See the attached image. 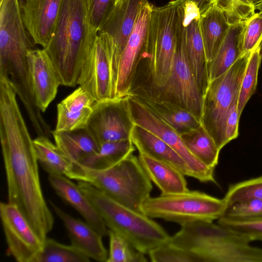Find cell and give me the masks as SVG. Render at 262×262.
<instances>
[{
  "mask_svg": "<svg viewBox=\"0 0 262 262\" xmlns=\"http://www.w3.org/2000/svg\"><path fill=\"white\" fill-rule=\"evenodd\" d=\"M9 81H0V140L8 202L17 207L44 242L54 217L44 198L38 160L32 139Z\"/></svg>",
  "mask_w": 262,
  "mask_h": 262,
  "instance_id": "obj_1",
  "label": "cell"
},
{
  "mask_svg": "<svg viewBox=\"0 0 262 262\" xmlns=\"http://www.w3.org/2000/svg\"><path fill=\"white\" fill-rule=\"evenodd\" d=\"M97 35L90 21L87 0H63L54 36L45 49L61 85H77L81 67Z\"/></svg>",
  "mask_w": 262,
  "mask_h": 262,
  "instance_id": "obj_2",
  "label": "cell"
},
{
  "mask_svg": "<svg viewBox=\"0 0 262 262\" xmlns=\"http://www.w3.org/2000/svg\"><path fill=\"white\" fill-rule=\"evenodd\" d=\"M185 0H172L161 7L152 5L149 21L147 52L139 67L147 88L162 86L168 79L175 53L179 24Z\"/></svg>",
  "mask_w": 262,
  "mask_h": 262,
  "instance_id": "obj_3",
  "label": "cell"
},
{
  "mask_svg": "<svg viewBox=\"0 0 262 262\" xmlns=\"http://www.w3.org/2000/svg\"><path fill=\"white\" fill-rule=\"evenodd\" d=\"M77 184L107 228L124 237L137 250L146 254L169 242L168 233L152 218L119 203L89 183L78 181Z\"/></svg>",
  "mask_w": 262,
  "mask_h": 262,
  "instance_id": "obj_4",
  "label": "cell"
},
{
  "mask_svg": "<svg viewBox=\"0 0 262 262\" xmlns=\"http://www.w3.org/2000/svg\"><path fill=\"white\" fill-rule=\"evenodd\" d=\"M66 177L89 183L119 203L141 212L143 203L150 197L152 189L151 180L138 158L133 154L105 169L74 167Z\"/></svg>",
  "mask_w": 262,
  "mask_h": 262,
  "instance_id": "obj_5",
  "label": "cell"
},
{
  "mask_svg": "<svg viewBox=\"0 0 262 262\" xmlns=\"http://www.w3.org/2000/svg\"><path fill=\"white\" fill-rule=\"evenodd\" d=\"M251 52L239 58L225 73L209 82L203 96L201 125L221 150L227 143L225 128L227 117L238 94Z\"/></svg>",
  "mask_w": 262,
  "mask_h": 262,
  "instance_id": "obj_6",
  "label": "cell"
},
{
  "mask_svg": "<svg viewBox=\"0 0 262 262\" xmlns=\"http://www.w3.org/2000/svg\"><path fill=\"white\" fill-rule=\"evenodd\" d=\"M227 207L224 199L188 190L181 193L150 196L143 203L141 210L150 218L161 219L182 226L193 222L217 220Z\"/></svg>",
  "mask_w": 262,
  "mask_h": 262,
  "instance_id": "obj_7",
  "label": "cell"
},
{
  "mask_svg": "<svg viewBox=\"0 0 262 262\" xmlns=\"http://www.w3.org/2000/svg\"><path fill=\"white\" fill-rule=\"evenodd\" d=\"M183 17L184 9L178 26L172 69L166 82L162 86L157 88L135 85L130 92L142 93L177 104L191 112L201 120L203 97L199 90L188 63Z\"/></svg>",
  "mask_w": 262,
  "mask_h": 262,
  "instance_id": "obj_8",
  "label": "cell"
},
{
  "mask_svg": "<svg viewBox=\"0 0 262 262\" xmlns=\"http://www.w3.org/2000/svg\"><path fill=\"white\" fill-rule=\"evenodd\" d=\"M125 97L95 102L85 128L101 144L130 139L134 123Z\"/></svg>",
  "mask_w": 262,
  "mask_h": 262,
  "instance_id": "obj_9",
  "label": "cell"
},
{
  "mask_svg": "<svg viewBox=\"0 0 262 262\" xmlns=\"http://www.w3.org/2000/svg\"><path fill=\"white\" fill-rule=\"evenodd\" d=\"M128 100L134 124L148 130L172 147L192 170L194 178L201 182L217 184L214 175V168L198 160L185 146L178 133L133 96L128 95Z\"/></svg>",
  "mask_w": 262,
  "mask_h": 262,
  "instance_id": "obj_10",
  "label": "cell"
},
{
  "mask_svg": "<svg viewBox=\"0 0 262 262\" xmlns=\"http://www.w3.org/2000/svg\"><path fill=\"white\" fill-rule=\"evenodd\" d=\"M181 226L168 242L196 253L202 262H209L213 251L225 243H250L243 235L213 222H193Z\"/></svg>",
  "mask_w": 262,
  "mask_h": 262,
  "instance_id": "obj_11",
  "label": "cell"
},
{
  "mask_svg": "<svg viewBox=\"0 0 262 262\" xmlns=\"http://www.w3.org/2000/svg\"><path fill=\"white\" fill-rule=\"evenodd\" d=\"M152 5L149 3L141 9L134 29L121 55L112 97L129 95L138 66L147 52L148 26Z\"/></svg>",
  "mask_w": 262,
  "mask_h": 262,
  "instance_id": "obj_12",
  "label": "cell"
},
{
  "mask_svg": "<svg viewBox=\"0 0 262 262\" xmlns=\"http://www.w3.org/2000/svg\"><path fill=\"white\" fill-rule=\"evenodd\" d=\"M148 3L147 0L120 1L98 31L104 34L106 43L112 74V93L122 53L141 9Z\"/></svg>",
  "mask_w": 262,
  "mask_h": 262,
  "instance_id": "obj_13",
  "label": "cell"
},
{
  "mask_svg": "<svg viewBox=\"0 0 262 262\" xmlns=\"http://www.w3.org/2000/svg\"><path fill=\"white\" fill-rule=\"evenodd\" d=\"M0 216L8 254L18 262H34L43 242L17 207L1 202Z\"/></svg>",
  "mask_w": 262,
  "mask_h": 262,
  "instance_id": "obj_14",
  "label": "cell"
},
{
  "mask_svg": "<svg viewBox=\"0 0 262 262\" xmlns=\"http://www.w3.org/2000/svg\"><path fill=\"white\" fill-rule=\"evenodd\" d=\"M77 84L95 102L112 96V74L109 55L103 33L98 32L95 44L83 62Z\"/></svg>",
  "mask_w": 262,
  "mask_h": 262,
  "instance_id": "obj_15",
  "label": "cell"
},
{
  "mask_svg": "<svg viewBox=\"0 0 262 262\" xmlns=\"http://www.w3.org/2000/svg\"><path fill=\"white\" fill-rule=\"evenodd\" d=\"M25 28L36 45L46 48L55 30L63 0H18Z\"/></svg>",
  "mask_w": 262,
  "mask_h": 262,
  "instance_id": "obj_16",
  "label": "cell"
},
{
  "mask_svg": "<svg viewBox=\"0 0 262 262\" xmlns=\"http://www.w3.org/2000/svg\"><path fill=\"white\" fill-rule=\"evenodd\" d=\"M200 12L196 5L185 1L183 22L185 27V50L188 63L199 90L203 96L209 83L205 48L200 33Z\"/></svg>",
  "mask_w": 262,
  "mask_h": 262,
  "instance_id": "obj_17",
  "label": "cell"
},
{
  "mask_svg": "<svg viewBox=\"0 0 262 262\" xmlns=\"http://www.w3.org/2000/svg\"><path fill=\"white\" fill-rule=\"evenodd\" d=\"M27 56L36 103L44 113L56 97L60 80L45 49H31Z\"/></svg>",
  "mask_w": 262,
  "mask_h": 262,
  "instance_id": "obj_18",
  "label": "cell"
},
{
  "mask_svg": "<svg viewBox=\"0 0 262 262\" xmlns=\"http://www.w3.org/2000/svg\"><path fill=\"white\" fill-rule=\"evenodd\" d=\"M50 205L62 221L71 242L91 259L99 262L106 261L108 254L105 248L102 236L87 222L69 214L52 201Z\"/></svg>",
  "mask_w": 262,
  "mask_h": 262,
  "instance_id": "obj_19",
  "label": "cell"
},
{
  "mask_svg": "<svg viewBox=\"0 0 262 262\" xmlns=\"http://www.w3.org/2000/svg\"><path fill=\"white\" fill-rule=\"evenodd\" d=\"M48 180L57 195L74 208L86 222L102 236L108 235L109 229L77 184H75L66 176L60 174H50Z\"/></svg>",
  "mask_w": 262,
  "mask_h": 262,
  "instance_id": "obj_20",
  "label": "cell"
},
{
  "mask_svg": "<svg viewBox=\"0 0 262 262\" xmlns=\"http://www.w3.org/2000/svg\"><path fill=\"white\" fill-rule=\"evenodd\" d=\"M95 101L80 86L57 105V122L55 130L74 131L85 127Z\"/></svg>",
  "mask_w": 262,
  "mask_h": 262,
  "instance_id": "obj_21",
  "label": "cell"
},
{
  "mask_svg": "<svg viewBox=\"0 0 262 262\" xmlns=\"http://www.w3.org/2000/svg\"><path fill=\"white\" fill-rule=\"evenodd\" d=\"M131 140L139 152L169 164L185 176L194 178V174L184 160L165 141L146 128L134 124Z\"/></svg>",
  "mask_w": 262,
  "mask_h": 262,
  "instance_id": "obj_22",
  "label": "cell"
},
{
  "mask_svg": "<svg viewBox=\"0 0 262 262\" xmlns=\"http://www.w3.org/2000/svg\"><path fill=\"white\" fill-rule=\"evenodd\" d=\"M129 95L145 105L179 135L201 125L193 114L177 104L142 93L132 92Z\"/></svg>",
  "mask_w": 262,
  "mask_h": 262,
  "instance_id": "obj_23",
  "label": "cell"
},
{
  "mask_svg": "<svg viewBox=\"0 0 262 262\" xmlns=\"http://www.w3.org/2000/svg\"><path fill=\"white\" fill-rule=\"evenodd\" d=\"M231 25L224 10L216 3L201 14L199 26L208 63L216 55Z\"/></svg>",
  "mask_w": 262,
  "mask_h": 262,
  "instance_id": "obj_24",
  "label": "cell"
},
{
  "mask_svg": "<svg viewBox=\"0 0 262 262\" xmlns=\"http://www.w3.org/2000/svg\"><path fill=\"white\" fill-rule=\"evenodd\" d=\"M139 160L151 182L162 194L181 193L189 190L185 175L173 166L139 154Z\"/></svg>",
  "mask_w": 262,
  "mask_h": 262,
  "instance_id": "obj_25",
  "label": "cell"
},
{
  "mask_svg": "<svg viewBox=\"0 0 262 262\" xmlns=\"http://www.w3.org/2000/svg\"><path fill=\"white\" fill-rule=\"evenodd\" d=\"M245 21L231 25L216 55L208 63L209 82L227 71L242 56L241 39Z\"/></svg>",
  "mask_w": 262,
  "mask_h": 262,
  "instance_id": "obj_26",
  "label": "cell"
},
{
  "mask_svg": "<svg viewBox=\"0 0 262 262\" xmlns=\"http://www.w3.org/2000/svg\"><path fill=\"white\" fill-rule=\"evenodd\" d=\"M55 144L74 166L96 152L99 145L84 128L74 131L52 130Z\"/></svg>",
  "mask_w": 262,
  "mask_h": 262,
  "instance_id": "obj_27",
  "label": "cell"
},
{
  "mask_svg": "<svg viewBox=\"0 0 262 262\" xmlns=\"http://www.w3.org/2000/svg\"><path fill=\"white\" fill-rule=\"evenodd\" d=\"M135 149L131 139L105 142L99 145L96 152L84 158L75 166L95 169L107 168L133 154Z\"/></svg>",
  "mask_w": 262,
  "mask_h": 262,
  "instance_id": "obj_28",
  "label": "cell"
},
{
  "mask_svg": "<svg viewBox=\"0 0 262 262\" xmlns=\"http://www.w3.org/2000/svg\"><path fill=\"white\" fill-rule=\"evenodd\" d=\"M180 136L185 146L198 160L209 167H215L220 150L202 125Z\"/></svg>",
  "mask_w": 262,
  "mask_h": 262,
  "instance_id": "obj_29",
  "label": "cell"
},
{
  "mask_svg": "<svg viewBox=\"0 0 262 262\" xmlns=\"http://www.w3.org/2000/svg\"><path fill=\"white\" fill-rule=\"evenodd\" d=\"M33 145L38 162L49 174L67 176L72 170V163L49 137L37 136Z\"/></svg>",
  "mask_w": 262,
  "mask_h": 262,
  "instance_id": "obj_30",
  "label": "cell"
},
{
  "mask_svg": "<svg viewBox=\"0 0 262 262\" xmlns=\"http://www.w3.org/2000/svg\"><path fill=\"white\" fill-rule=\"evenodd\" d=\"M91 258L79 249L47 237L34 262H89Z\"/></svg>",
  "mask_w": 262,
  "mask_h": 262,
  "instance_id": "obj_31",
  "label": "cell"
},
{
  "mask_svg": "<svg viewBox=\"0 0 262 262\" xmlns=\"http://www.w3.org/2000/svg\"><path fill=\"white\" fill-rule=\"evenodd\" d=\"M261 49V45L254 49L251 52L248 62L242 81L237 101V111L239 117L256 88L258 72L262 60Z\"/></svg>",
  "mask_w": 262,
  "mask_h": 262,
  "instance_id": "obj_32",
  "label": "cell"
},
{
  "mask_svg": "<svg viewBox=\"0 0 262 262\" xmlns=\"http://www.w3.org/2000/svg\"><path fill=\"white\" fill-rule=\"evenodd\" d=\"M110 249L106 262H146L144 254L135 248L126 239L109 230Z\"/></svg>",
  "mask_w": 262,
  "mask_h": 262,
  "instance_id": "obj_33",
  "label": "cell"
},
{
  "mask_svg": "<svg viewBox=\"0 0 262 262\" xmlns=\"http://www.w3.org/2000/svg\"><path fill=\"white\" fill-rule=\"evenodd\" d=\"M227 206L252 200H262V176L229 186L224 197Z\"/></svg>",
  "mask_w": 262,
  "mask_h": 262,
  "instance_id": "obj_34",
  "label": "cell"
},
{
  "mask_svg": "<svg viewBox=\"0 0 262 262\" xmlns=\"http://www.w3.org/2000/svg\"><path fill=\"white\" fill-rule=\"evenodd\" d=\"M148 254L153 262H202L196 253L169 242L152 249Z\"/></svg>",
  "mask_w": 262,
  "mask_h": 262,
  "instance_id": "obj_35",
  "label": "cell"
},
{
  "mask_svg": "<svg viewBox=\"0 0 262 262\" xmlns=\"http://www.w3.org/2000/svg\"><path fill=\"white\" fill-rule=\"evenodd\" d=\"M220 218L236 221L262 220V200H252L227 206Z\"/></svg>",
  "mask_w": 262,
  "mask_h": 262,
  "instance_id": "obj_36",
  "label": "cell"
},
{
  "mask_svg": "<svg viewBox=\"0 0 262 262\" xmlns=\"http://www.w3.org/2000/svg\"><path fill=\"white\" fill-rule=\"evenodd\" d=\"M241 43L242 56L262 46V12L255 13L246 20Z\"/></svg>",
  "mask_w": 262,
  "mask_h": 262,
  "instance_id": "obj_37",
  "label": "cell"
},
{
  "mask_svg": "<svg viewBox=\"0 0 262 262\" xmlns=\"http://www.w3.org/2000/svg\"><path fill=\"white\" fill-rule=\"evenodd\" d=\"M231 25L247 20L255 13L254 5L250 0H217Z\"/></svg>",
  "mask_w": 262,
  "mask_h": 262,
  "instance_id": "obj_38",
  "label": "cell"
},
{
  "mask_svg": "<svg viewBox=\"0 0 262 262\" xmlns=\"http://www.w3.org/2000/svg\"><path fill=\"white\" fill-rule=\"evenodd\" d=\"M217 224L243 235L250 242H262V220L236 221L220 218Z\"/></svg>",
  "mask_w": 262,
  "mask_h": 262,
  "instance_id": "obj_39",
  "label": "cell"
},
{
  "mask_svg": "<svg viewBox=\"0 0 262 262\" xmlns=\"http://www.w3.org/2000/svg\"><path fill=\"white\" fill-rule=\"evenodd\" d=\"M116 0H87L90 23L98 32L116 5Z\"/></svg>",
  "mask_w": 262,
  "mask_h": 262,
  "instance_id": "obj_40",
  "label": "cell"
},
{
  "mask_svg": "<svg viewBox=\"0 0 262 262\" xmlns=\"http://www.w3.org/2000/svg\"><path fill=\"white\" fill-rule=\"evenodd\" d=\"M239 118L237 111V103H236L232 107L226 121L225 136L227 143L238 137Z\"/></svg>",
  "mask_w": 262,
  "mask_h": 262,
  "instance_id": "obj_41",
  "label": "cell"
},
{
  "mask_svg": "<svg viewBox=\"0 0 262 262\" xmlns=\"http://www.w3.org/2000/svg\"><path fill=\"white\" fill-rule=\"evenodd\" d=\"M191 1L194 3L199 9L200 14L205 11L213 4L215 3L217 0H185Z\"/></svg>",
  "mask_w": 262,
  "mask_h": 262,
  "instance_id": "obj_42",
  "label": "cell"
},
{
  "mask_svg": "<svg viewBox=\"0 0 262 262\" xmlns=\"http://www.w3.org/2000/svg\"><path fill=\"white\" fill-rule=\"evenodd\" d=\"M255 9L262 12V0H258L256 3L254 4Z\"/></svg>",
  "mask_w": 262,
  "mask_h": 262,
  "instance_id": "obj_43",
  "label": "cell"
},
{
  "mask_svg": "<svg viewBox=\"0 0 262 262\" xmlns=\"http://www.w3.org/2000/svg\"><path fill=\"white\" fill-rule=\"evenodd\" d=\"M258 0H253V4H255V3H256Z\"/></svg>",
  "mask_w": 262,
  "mask_h": 262,
  "instance_id": "obj_44",
  "label": "cell"
},
{
  "mask_svg": "<svg viewBox=\"0 0 262 262\" xmlns=\"http://www.w3.org/2000/svg\"><path fill=\"white\" fill-rule=\"evenodd\" d=\"M121 0H116V4H117L118 2H119Z\"/></svg>",
  "mask_w": 262,
  "mask_h": 262,
  "instance_id": "obj_45",
  "label": "cell"
},
{
  "mask_svg": "<svg viewBox=\"0 0 262 262\" xmlns=\"http://www.w3.org/2000/svg\"><path fill=\"white\" fill-rule=\"evenodd\" d=\"M253 3V0H250Z\"/></svg>",
  "mask_w": 262,
  "mask_h": 262,
  "instance_id": "obj_46",
  "label": "cell"
},
{
  "mask_svg": "<svg viewBox=\"0 0 262 262\" xmlns=\"http://www.w3.org/2000/svg\"><path fill=\"white\" fill-rule=\"evenodd\" d=\"M2 0H0V1H1Z\"/></svg>",
  "mask_w": 262,
  "mask_h": 262,
  "instance_id": "obj_47",
  "label": "cell"
}]
</instances>
